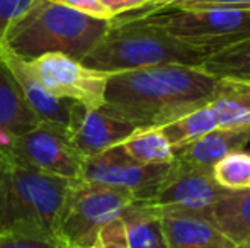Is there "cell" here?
Wrapping results in <instances>:
<instances>
[{"label":"cell","mask_w":250,"mask_h":248,"mask_svg":"<svg viewBox=\"0 0 250 248\" xmlns=\"http://www.w3.org/2000/svg\"><path fill=\"white\" fill-rule=\"evenodd\" d=\"M135 195L129 191L77 179L66 192L55 236L65 247H92L102 226L121 216Z\"/></svg>","instance_id":"6"},{"label":"cell","mask_w":250,"mask_h":248,"mask_svg":"<svg viewBox=\"0 0 250 248\" xmlns=\"http://www.w3.org/2000/svg\"><path fill=\"white\" fill-rule=\"evenodd\" d=\"M206 106L218 128L249 124L250 83L231 78H220V87Z\"/></svg>","instance_id":"18"},{"label":"cell","mask_w":250,"mask_h":248,"mask_svg":"<svg viewBox=\"0 0 250 248\" xmlns=\"http://www.w3.org/2000/svg\"><path fill=\"white\" fill-rule=\"evenodd\" d=\"M121 150L140 163L158 165L174 160V148L162 128H138L121 143Z\"/></svg>","instance_id":"19"},{"label":"cell","mask_w":250,"mask_h":248,"mask_svg":"<svg viewBox=\"0 0 250 248\" xmlns=\"http://www.w3.org/2000/svg\"><path fill=\"white\" fill-rule=\"evenodd\" d=\"M204 7H230L250 9V0H177L165 9H204Z\"/></svg>","instance_id":"25"},{"label":"cell","mask_w":250,"mask_h":248,"mask_svg":"<svg viewBox=\"0 0 250 248\" xmlns=\"http://www.w3.org/2000/svg\"><path fill=\"white\" fill-rule=\"evenodd\" d=\"M208 218L237 248H250V187L225 194L199 212Z\"/></svg>","instance_id":"15"},{"label":"cell","mask_w":250,"mask_h":248,"mask_svg":"<svg viewBox=\"0 0 250 248\" xmlns=\"http://www.w3.org/2000/svg\"><path fill=\"white\" fill-rule=\"evenodd\" d=\"M129 248H167L162 214L145 199H135L121 212Z\"/></svg>","instance_id":"16"},{"label":"cell","mask_w":250,"mask_h":248,"mask_svg":"<svg viewBox=\"0 0 250 248\" xmlns=\"http://www.w3.org/2000/svg\"><path fill=\"white\" fill-rule=\"evenodd\" d=\"M109 26L111 19H99L53 0H36L7 29L3 55L29 61L48 53H62L82 61Z\"/></svg>","instance_id":"2"},{"label":"cell","mask_w":250,"mask_h":248,"mask_svg":"<svg viewBox=\"0 0 250 248\" xmlns=\"http://www.w3.org/2000/svg\"><path fill=\"white\" fill-rule=\"evenodd\" d=\"M218 87L201 66H146L109 75L102 109L136 128H162L209 102Z\"/></svg>","instance_id":"1"},{"label":"cell","mask_w":250,"mask_h":248,"mask_svg":"<svg viewBox=\"0 0 250 248\" xmlns=\"http://www.w3.org/2000/svg\"><path fill=\"white\" fill-rule=\"evenodd\" d=\"M2 60L9 66L10 73L16 78L22 97L34 116L40 119V123L51 124L56 128H62L66 131V124L72 113V100L62 99L51 94L36 76L31 73L26 63L10 55H2Z\"/></svg>","instance_id":"12"},{"label":"cell","mask_w":250,"mask_h":248,"mask_svg":"<svg viewBox=\"0 0 250 248\" xmlns=\"http://www.w3.org/2000/svg\"><path fill=\"white\" fill-rule=\"evenodd\" d=\"M213 177L227 191H240L250 187V153L233 152L213 167Z\"/></svg>","instance_id":"21"},{"label":"cell","mask_w":250,"mask_h":248,"mask_svg":"<svg viewBox=\"0 0 250 248\" xmlns=\"http://www.w3.org/2000/svg\"><path fill=\"white\" fill-rule=\"evenodd\" d=\"M0 248H65L56 238L22 235V233H0Z\"/></svg>","instance_id":"22"},{"label":"cell","mask_w":250,"mask_h":248,"mask_svg":"<svg viewBox=\"0 0 250 248\" xmlns=\"http://www.w3.org/2000/svg\"><path fill=\"white\" fill-rule=\"evenodd\" d=\"M199 66L216 78H231L250 83V38L214 51L204 58Z\"/></svg>","instance_id":"20"},{"label":"cell","mask_w":250,"mask_h":248,"mask_svg":"<svg viewBox=\"0 0 250 248\" xmlns=\"http://www.w3.org/2000/svg\"><path fill=\"white\" fill-rule=\"evenodd\" d=\"M121 16L146 17L182 43L209 55L250 38V9H158L146 14Z\"/></svg>","instance_id":"5"},{"label":"cell","mask_w":250,"mask_h":248,"mask_svg":"<svg viewBox=\"0 0 250 248\" xmlns=\"http://www.w3.org/2000/svg\"><path fill=\"white\" fill-rule=\"evenodd\" d=\"M65 248H89V247H65Z\"/></svg>","instance_id":"30"},{"label":"cell","mask_w":250,"mask_h":248,"mask_svg":"<svg viewBox=\"0 0 250 248\" xmlns=\"http://www.w3.org/2000/svg\"><path fill=\"white\" fill-rule=\"evenodd\" d=\"M24 63L56 97L82 104L90 109H101L104 106L107 73L89 68L80 60L62 53H48Z\"/></svg>","instance_id":"7"},{"label":"cell","mask_w":250,"mask_h":248,"mask_svg":"<svg viewBox=\"0 0 250 248\" xmlns=\"http://www.w3.org/2000/svg\"><path fill=\"white\" fill-rule=\"evenodd\" d=\"M90 248H129L128 236H126V229L121 218L102 226Z\"/></svg>","instance_id":"23"},{"label":"cell","mask_w":250,"mask_h":248,"mask_svg":"<svg viewBox=\"0 0 250 248\" xmlns=\"http://www.w3.org/2000/svg\"><path fill=\"white\" fill-rule=\"evenodd\" d=\"M72 182L29 169L0 150V233L56 238V221Z\"/></svg>","instance_id":"4"},{"label":"cell","mask_w":250,"mask_h":248,"mask_svg":"<svg viewBox=\"0 0 250 248\" xmlns=\"http://www.w3.org/2000/svg\"><path fill=\"white\" fill-rule=\"evenodd\" d=\"M53 2L62 3V5H66L70 9L80 10V12H85L89 16L99 17V19H112V16L102 5L101 0H53Z\"/></svg>","instance_id":"26"},{"label":"cell","mask_w":250,"mask_h":248,"mask_svg":"<svg viewBox=\"0 0 250 248\" xmlns=\"http://www.w3.org/2000/svg\"><path fill=\"white\" fill-rule=\"evenodd\" d=\"M167 248H237L199 212H160Z\"/></svg>","instance_id":"14"},{"label":"cell","mask_w":250,"mask_h":248,"mask_svg":"<svg viewBox=\"0 0 250 248\" xmlns=\"http://www.w3.org/2000/svg\"><path fill=\"white\" fill-rule=\"evenodd\" d=\"M209 53L182 43L143 16H118L107 33L82 63L97 72L114 75L157 65L199 66Z\"/></svg>","instance_id":"3"},{"label":"cell","mask_w":250,"mask_h":248,"mask_svg":"<svg viewBox=\"0 0 250 248\" xmlns=\"http://www.w3.org/2000/svg\"><path fill=\"white\" fill-rule=\"evenodd\" d=\"M135 129H138L135 124L112 116L102 107L90 109L73 102L66 124V136L73 148L83 158H89L112 146L121 145Z\"/></svg>","instance_id":"11"},{"label":"cell","mask_w":250,"mask_h":248,"mask_svg":"<svg viewBox=\"0 0 250 248\" xmlns=\"http://www.w3.org/2000/svg\"><path fill=\"white\" fill-rule=\"evenodd\" d=\"M38 124L40 119L26 104L16 78L2 60L0 61V129L16 138L34 129Z\"/></svg>","instance_id":"17"},{"label":"cell","mask_w":250,"mask_h":248,"mask_svg":"<svg viewBox=\"0 0 250 248\" xmlns=\"http://www.w3.org/2000/svg\"><path fill=\"white\" fill-rule=\"evenodd\" d=\"M177 0H150V3L143 9L133 10V12H126V14H146V12H153L158 9H165V7H170L172 3H175Z\"/></svg>","instance_id":"28"},{"label":"cell","mask_w":250,"mask_h":248,"mask_svg":"<svg viewBox=\"0 0 250 248\" xmlns=\"http://www.w3.org/2000/svg\"><path fill=\"white\" fill-rule=\"evenodd\" d=\"M12 139H14V136L12 134H9L7 131H3V129H0V150L2 148H7V146L12 143Z\"/></svg>","instance_id":"29"},{"label":"cell","mask_w":250,"mask_h":248,"mask_svg":"<svg viewBox=\"0 0 250 248\" xmlns=\"http://www.w3.org/2000/svg\"><path fill=\"white\" fill-rule=\"evenodd\" d=\"M250 143V123L240 126H220L174 150V158L191 165L213 169L221 158L233 152H240Z\"/></svg>","instance_id":"13"},{"label":"cell","mask_w":250,"mask_h":248,"mask_svg":"<svg viewBox=\"0 0 250 248\" xmlns=\"http://www.w3.org/2000/svg\"><path fill=\"white\" fill-rule=\"evenodd\" d=\"M7 155L38 172L77 180L82 175L83 156L68 141L66 131L40 123L34 129L19 134L7 148Z\"/></svg>","instance_id":"8"},{"label":"cell","mask_w":250,"mask_h":248,"mask_svg":"<svg viewBox=\"0 0 250 248\" xmlns=\"http://www.w3.org/2000/svg\"><path fill=\"white\" fill-rule=\"evenodd\" d=\"M36 0H0V61L3 55V38L10 24L26 12Z\"/></svg>","instance_id":"24"},{"label":"cell","mask_w":250,"mask_h":248,"mask_svg":"<svg viewBox=\"0 0 250 248\" xmlns=\"http://www.w3.org/2000/svg\"><path fill=\"white\" fill-rule=\"evenodd\" d=\"M170 163H140L126 155L118 145L99 155L83 158L80 179L102 186L125 189L131 192L135 199H150L167 175Z\"/></svg>","instance_id":"10"},{"label":"cell","mask_w":250,"mask_h":248,"mask_svg":"<svg viewBox=\"0 0 250 248\" xmlns=\"http://www.w3.org/2000/svg\"><path fill=\"white\" fill-rule=\"evenodd\" d=\"M227 189L218 186L213 169L191 165L174 158L167 175L150 199L160 212H203L225 194Z\"/></svg>","instance_id":"9"},{"label":"cell","mask_w":250,"mask_h":248,"mask_svg":"<svg viewBox=\"0 0 250 248\" xmlns=\"http://www.w3.org/2000/svg\"><path fill=\"white\" fill-rule=\"evenodd\" d=\"M102 5L109 10V14L112 16V19L121 14L133 12V10L143 9L150 3V0H101Z\"/></svg>","instance_id":"27"}]
</instances>
